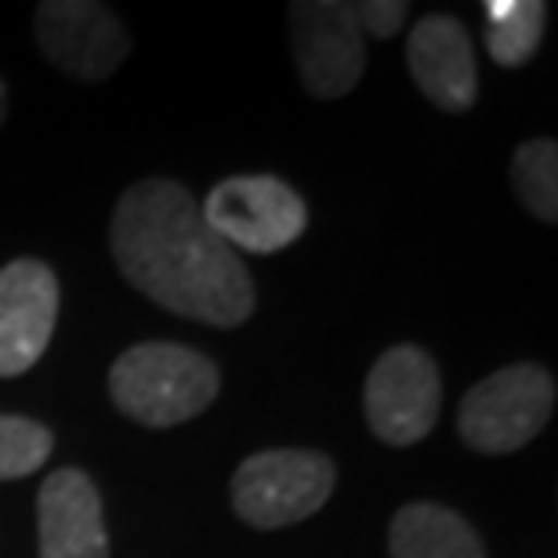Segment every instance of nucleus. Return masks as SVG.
I'll return each mask as SVG.
<instances>
[{
	"label": "nucleus",
	"mask_w": 558,
	"mask_h": 558,
	"mask_svg": "<svg viewBox=\"0 0 558 558\" xmlns=\"http://www.w3.org/2000/svg\"><path fill=\"white\" fill-rule=\"evenodd\" d=\"M338 468L319 450H262L232 475V508L254 530H283L327 505Z\"/></svg>",
	"instance_id": "nucleus-3"
},
{
	"label": "nucleus",
	"mask_w": 558,
	"mask_h": 558,
	"mask_svg": "<svg viewBox=\"0 0 558 558\" xmlns=\"http://www.w3.org/2000/svg\"><path fill=\"white\" fill-rule=\"evenodd\" d=\"M555 414V377L541 363H511L464 396L457 432L478 453H515Z\"/></svg>",
	"instance_id": "nucleus-4"
},
{
	"label": "nucleus",
	"mask_w": 558,
	"mask_h": 558,
	"mask_svg": "<svg viewBox=\"0 0 558 558\" xmlns=\"http://www.w3.org/2000/svg\"><path fill=\"white\" fill-rule=\"evenodd\" d=\"M511 182L519 199L544 226L558 221V145L551 138L522 142L511 156Z\"/></svg>",
	"instance_id": "nucleus-14"
},
{
	"label": "nucleus",
	"mask_w": 558,
	"mask_h": 558,
	"mask_svg": "<svg viewBox=\"0 0 558 558\" xmlns=\"http://www.w3.org/2000/svg\"><path fill=\"white\" fill-rule=\"evenodd\" d=\"M59 323V279L37 258L0 269V377H19L40 363Z\"/></svg>",
	"instance_id": "nucleus-9"
},
{
	"label": "nucleus",
	"mask_w": 558,
	"mask_h": 558,
	"mask_svg": "<svg viewBox=\"0 0 558 558\" xmlns=\"http://www.w3.org/2000/svg\"><path fill=\"white\" fill-rule=\"evenodd\" d=\"M548 8L541 0H486V48L497 65L530 62L544 37Z\"/></svg>",
	"instance_id": "nucleus-13"
},
{
	"label": "nucleus",
	"mask_w": 558,
	"mask_h": 558,
	"mask_svg": "<svg viewBox=\"0 0 558 558\" xmlns=\"http://www.w3.org/2000/svg\"><path fill=\"white\" fill-rule=\"evenodd\" d=\"M37 48L73 81H109L131 54L128 26L95 0H44L37 8Z\"/></svg>",
	"instance_id": "nucleus-8"
},
{
	"label": "nucleus",
	"mask_w": 558,
	"mask_h": 558,
	"mask_svg": "<svg viewBox=\"0 0 558 558\" xmlns=\"http://www.w3.org/2000/svg\"><path fill=\"white\" fill-rule=\"evenodd\" d=\"M414 84L442 113H468L478 98V65L464 22L453 15H424L407 40Z\"/></svg>",
	"instance_id": "nucleus-10"
},
{
	"label": "nucleus",
	"mask_w": 558,
	"mask_h": 558,
	"mask_svg": "<svg viewBox=\"0 0 558 558\" xmlns=\"http://www.w3.org/2000/svg\"><path fill=\"white\" fill-rule=\"evenodd\" d=\"M40 558H109L102 494L81 468H59L37 494Z\"/></svg>",
	"instance_id": "nucleus-11"
},
{
	"label": "nucleus",
	"mask_w": 558,
	"mask_h": 558,
	"mask_svg": "<svg viewBox=\"0 0 558 558\" xmlns=\"http://www.w3.org/2000/svg\"><path fill=\"white\" fill-rule=\"evenodd\" d=\"M199 215L210 232L232 251L276 254L301 240L308 226V207L283 178L236 174L207 193Z\"/></svg>",
	"instance_id": "nucleus-5"
},
{
	"label": "nucleus",
	"mask_w": 558,
	"mask_h": 558,
	"mask_svg": "<svg viewBox=\"0 0 558 558\" xmlns=\"http://www.w3.org/2000/svg\"><path fill=\"white\" fill-rule=\"evenodd\" d=\"M218 392V366L204 352L174 341H142L109 371V396L117 410L149 428L193 421L215 403Z\"/></svg>",
	"instance_id": "nucleus-2"
},
{
	"label": "nucleus",
	"mask_w": 558,
	"mask_h": 558,
	"mask_svg": "<svg viewBox=\"0 0 558 558\" xmlns=\"http://www.w3.org/2000/svg\"><path fill=\"white\" fill-rule=\"evenodd\" d=\"M51 450L54 435L48 424L19 414H0V483L40 472Z\"/></svg>",
	"instance_id": "nucleus-15"
},
{
	"label": "nucleus",
	"mask_w": 558,
	"mask_h": 558,
	"mask_svg": "<svg viewBox=\"0 0 558 558\" xmlns=\"http://www.w3.org/2000/svg\"><path fill=\"white\" fill-rule=\"evenodd\" d=\"M290 48L308 95H349L366 70V37L355 4L344 0H298L290 4Z\"/></svg>",
	"instance_id": "nucleus-7"
},
{
	"label": "nucleus",
	"mask_w": 558,
	"mask_h": 558,
	"mask_svg": "<svg viewBox=\"0 0 558 558\" xmlns=\"http://www.w3.org/2000/svg\"><path fill=\"white\" fill-rule=\"evenodd\" d=\"M4 117H8V87L0 81V128H4Z\"/></svg>",
	"instance_id": "nucleus-17"
},
{
	"label": "nucleus",
	"mask_w": 558,
	"mask_h": 558,
	"mask_svg": "<svg viewBox=\"0 0 558 558\" xmlns=\"http://www.w3.org/2000/svg\"><path fill=\"white\" fill-rule=\"evenodd\" d=\"M109 247L120 272L167 312L207 327H243L254 312V279L199 215L189 189L167 178L131 185L113 210Z\"/></svg>",
	"instance_id": "nucleus-1"
},
{
	"label": "nucleus",
	"mask_w": 558,
	"mask_h": 558,
	"mask_svg": "<svg viewBox=\"0 0 558 558\" xmlns=\"http://www.w3.org/2000/svg\"><path fill=\"white\" fill-rule=\"evenodd\" d=\"M366 424L388 446H414L428 439L439 421L442 381L439 366L417 344H396L377 355L363 388Z\"/></svg>",
	"instance_id": "nucleus-6"
},
{
	"label": "nucleus",
	"mask_w": 558,
	"mask_h": 558,
	"mask_svg": "<svg viewBox=\"0 0 558 558\" xmlns=\"http://www.w3.org/2000/svg\"><path fill=\"white\" fill-rule=\"evenodd\" d=\"M407 4L403 0H366V4H355V19L363 26V37H377L388 40L396 37L399 26L407 22Z\"/></svg>",
	"instance_id": "nucleus-16"
},
{
	"label": "nucleus",
	"mask_w": 558,
	"mask_h": 558,
	"mask_svg": "<svg viewBox=\"0 0 558 558\" xmlns=\"http://www.w3.org/2000/svg\"><path fill=\"white\" fill-rule=\"evenodd\" d=\"M392 558H486L483 541L453 508L414 500L399 508L388 530Z\"/></svg>",
	"instance_id": "nucleus-12"
}]
</instances>
